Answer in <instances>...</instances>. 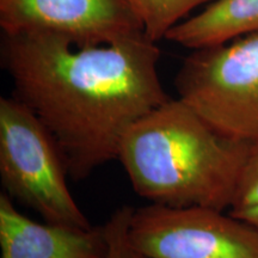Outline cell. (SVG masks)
Returning a JSON list of instances; mask_svg holds the SVG:
<instances>
[{"label":"cell","instance_id":"6da1fadb","mask_svg":"<svg viewBox=\"0 0 258 258\" xmlns=\"http://www.w3.org/2000/svg\"><path fill=\"white\" fill-rule=\"evenodd\" d=\"M2 53L15 97L49 131L74 180L117 159L128 129L170 99L158 72L160 49L145 31L98 44L4 34Z\"/></svg>","mask_w":258,"mask_h":258},{"label":"cell","instance_id":"7c38bea8","mask_svg":"<svg viewBox=\"0 0 258 258\" xmlns=\"http://www.w3.org/2000/svg\"><path fill=\"white\" fill-rule=\"evenodd\" d=\"M230 213L231 214L235 215V217L244 219L245 221H247L249 224L252 225L253 227L258 231V205L251 206V207L239 209V211L230 212Z\"/></svg>","mask_w":258,"mask_h":258},{"label":"cell","instance_id":"277c9868","mask_svg":"<svg viewBox=\"0 0 258 258\" xmlns=\"http://www.w3.org/2000/svg\"><path fill=\"white\" fill-rule=\"evenodd\" d=\"M178 98L221 134L258 138V32L195 49L175 79Z\"/></svg>","mask_w":258,"mask_h":258},{"label":"cell","instance_id":"9c48e42d","mask_svg":"<svg viewBox=\"0 0 258 258\" xmlns=\"http://www.w3.org/2000/svg\"><path fill=\"white\" fill-rule=\"evenodd\" d=\"M140 19L145 34L154 42L166 37L192 9L212 0H128ZM214 2V0H213Z\"/></svg>","mask_w":258,"mask_h":258},{"label":"cell","instance_id":"8fae6325","mask_svg":"<svg viewBox=\"0 0 258 258\" xmlns=\"http://www.w3.org/2000/svg\"><path fill=\"white\" fill-rule=\"evenodd\" d=\"M256 205H258V138L251 143L249 156L230 212Z\"/></svg>","mask_w":258,"mask_h":258},{"label":"cell","instance_id":"8992f818","mask_svg":"<svg viewBox=\"0 0 258 258\" xmlns=\"http://www.w3.org/2000/svg\"><path fill=\"white\" fill-rule=\"evenodd\" d=\"M0 25L4 34L48 32L77 44L144 32L128 0H0Z\"/></svg>","mask_w":258,"mask_h":258},{"label":"cell","instance_id":"52a82bcc","mask_svg":"<svg viewBox=\"0 0 258 258\" xmlns=\"http://www.w3.org/2000/svg\"><path fill=\"white\" fill-rule=\"evenodd\" d=\"M2 258H106L104 225L89 228L31 220L0 195Z\"/></svg>","mask_w":258,"mask_h":258},{"label":"cell","instance_id":"5b68a950","mask_svg":"<svg viewBox=\"0 0 258 258\" xmlns=\"http://www.w3.org/2000/svg\"><path fill=\"white\" fill-rule=\"evenodd\" d=\"M129 238L148 258H258V231L230 212L150 203L134 209Z\"/></svg>","mask_w":258,"mask_h":258},{"label":"cell","instance_id":"3957f363","mask_svg":"<svg viewBox=\"0 0 258 258\" xmlns=\"http://www.w3.org/2000/svg\"><path fill=\"white\" fill-rule=\"evenodd\" d=\"M66 164L49 131L16 97L0 98V178L5 194L51 224L91 222L67 184Z\"/></svg>","mask_w":258,"mask_h":258},{"label":"cell","instance_id":"7a4b0ae2","mask_svg":"<svg viewBox=\"0 0 258 258\" xmlns=\"http://www.w3.org/2000/svg\"><path fill=\"white\" fill-rule=\"evenodd\" d=\"M251 143L221 134L182 99L170 98L128 129L117 160L135 192L151 203L226 211Z\"/></svg>","mask_w":258,"mask_h":258},{"label":"cell","instance_id":"ba28073f","mask_svg":"<svg viewBox=\"0 0 258 258\" xmlns=\"http://www.w3.org/2000/svg\"><path fill=\"white\" fill-rule=\"evenodd\" d=\"M258 32V0H214L205 11L179 22L165 40L201 49Z\"/></svg>","mask_w":258,"mask_h":258},{"label":"cell","instance_id":"30bf717a","mask_svg":"<svg viewBox=\"0 0 258 258\" xmlns=\"http://www.w3.org/2000/svg\"><path fill=\"white\" fill-rule=\"evenodd\" d=\"M133 211V207L122 206L112 213L104 224L108 239L106 258H148L134 246L129 238V221Z\"/></svg>","mask_w":258,"mask_h":258}]
</instances>
